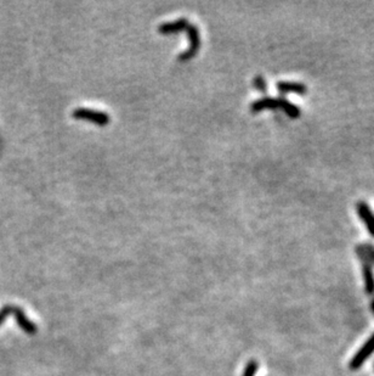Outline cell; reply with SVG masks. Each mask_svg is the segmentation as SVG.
Wrapping results in <instances>:
<instances>
[{
  "label": "cell",
  "mask_w": 374,
  "mask_h": 376,
  "mask_svg": "<svg viewBox=\"0 0 374 376\" xmlns=\"http://www.w3.org/2000/svg\"><path fill=\"white\" fill-rule=\"evenodd\" d=\"M73 117L76 119H82V120H88V122L95 123L97 126H107L111 122V118L107 113L102 112V111H96L91 110V108H84L80 107L73 111Z\"/></svg>",
  "instance_id": "1"
},
{
  "label": "cell",
  "mask_w": 374,
  "mask_h": 376,
  "mask_svg": "<svg viewBox=\"0 0 374 376\" xmlns=\"http://www.w3.org/2000/svg\"><path fill=\"white\" fill-rule=\"evenodd\" d=\"M185 32L187 33L190 39V48L187 49L183 54H181L179 60L180 61H189L190 59H192L196 54L198 53L201 47V38H200V32H198V28L195 25L189 24L187 25Z\"/></svg>",
  "instance_id": "2"
},
{
  "label": "cell",
  "mask_w": 374,
  "mask_h": 376,
  "mask_svg": "<svg viewBox=\"0 0 374 376\" xmlns=\"http://www.w3.org/2000/svg\"><path fill=\"white\" fill-rule=\"evenodd\" d=\"M374 353V334L366 341V343L356 352V354L351 358L349 368L351 370H357L364 364L368 358Z\"/></svg>",
  "instance_id": "3"
},
{
  "label": "cell",
  "mask_w": 374,
  "mask_h": 376,
  "mask_svg": "<svg viewBox=\"0 0 374 376\" xmlns=\"http://www.w3.org/2000/svg\"><path fill=\"white\" fill-rule=\"evenodd\" d=\"M356 212H357L358 218L364 223V226L370 234V236L374 237V212L366 201H358L356 205Z\"/></svg>",
  "instance_id": "4"
},
{
  "label": "cell",
  "mask_w": 374,
  "mask_h": 376,
  "mask_svg": "<svg viewBox=\"0 0 374 376\" xmlns=\"http://www.w3.org/2000/svg\"><path fill=\"white\" fill-rule=\"evenodd\" d=\"M11 314H14V317H15V319H16L17 325H19L20 328L24 330L26 334H27V335H36L37 334V330H38V329H37V325L33 323V321H31L27 317H26L24 309L19 308V307L13 306V311H11Z\"/></svg>",
  "instance_id": "5"
},
{
  "label": "cell",
  "mask_w": 374,
  "mask_h": 376,
  "mask_svg": "<svg viewBox=\"0 0 374 376\" xmlns=\"http://www.w3.org/2000/svg\"><path fill=\"white\" fill-rule=\"evenodd\" d=\"M265 110H272V111L278 110L277 97H271V96L261 97V99L255 100V101L252 102V105H250V111H252L253 113H258Z\"/></svg>",
  "instance_id": "6"
},
{
  "label": "cell",
  "mask_w": 374,
  "mask_h": 376,
  "mask_svg": "<svg viewBox=\"0 0 374 376\" xmlns=\"http://www.w3.org/2000/svg\"><path fill=\"white\" fill-rule=\"evenodd\" d=\"M277 90L280 91L281 94H288V93H294L298 94V95H305L307 93V87L303 83L299 82H282L277 83Z\"/></svg>",
  "instance_id": "7"
},
{
  "label": "cell",
  "mask_w": 374,
  "mask_h": 376,
  "mask_svg": "<svg viewBox=\"0 0 374 376\" xmlns=\"http://www.w3.org/2000/svg\"><path fill=\"white\" fill-rule=\"evenodd\" d=\"M189 24L190 22L187 19H179V20H176V21L166 22V24L160 25L159 30L158 31H159L160 34H164V36H166V34H172V33H180L186 30L187 25Z\"/></svg>",
  "instance_id": "8"
},
{
  "label": "cell",
  "mask_w": 374,
  "mask_h": 376,
  "mask_svg": "<svg viewBox=\"0 0 374 376\" xmlns=\"http://www.w3.org/2000/svg\"><path fill=\"white\" fill-rule=\"evenodd\" d=\"M277 99H278V108H281V110L283 111V112L286 113L289 118L296 119L301 116L300 108H299L295 104L288 101V100L283 96L277 97Z\"/></svg>",
  "instance_id": "9"
},
{
  "label": "cell",
  "mask_w": 374,
  "mask_h": 376,
  "mask_svg": "<svg viewBox=\"0 0 374 376\" xmlns=\"http://www.w3.org/2000/svg\"><path fill=\"white\" fill-rule=\"evenodd\" d=\"M362 274L364 280V290L368 295H374V273L373 266L369 263H362Z\"/></svg>",
  "instance_id": "10"
},
{
  "label": "cell",
  "mask_w": 374,
  "mask_h": 376,
  "mask_svg": "<svg viewBox=\"0 0 374 376\" xmlns=\"http://www.w3.org/2000/svg\"><path fill=\"white\" fill-rule=\"evenodd\" d=\"M356 254L362 263L366 262L374 266V246L370 243H361L356 247Z\"/></svg>",
  "instance_id": "11"
},
{
  "label": "cell",
  "mask_w": 374,
  "mask_h": 376,
  "mask_svg": "<svg viewBox=\"0 0 374 376\" xmlns=\"http://www.w3.org/2000/svg\"><path fill=\"white\" fill-rule=\"evenodd\" d=\"M253 85H254V88L257 89L258 91H260V93L265 94L267 91V83L263 76L255 77V78L253 79Z\"/></svg>",
  "instance_id": "12"
},
{
  "label": "cell",
  "mask_w": 374,
  "mask_h": 376,
  "mask_svg": "<svg viewBox=\"0 0 374 376\" xmlns=\"http://www.w3.org/2000/svg\"><path fill=\"white\" fill-rule=\"evenodd\" d=\"M259 369V363L257 360H250L248 364L246 365V368L243 370V374L242 376H255Z\"/></svg>",
  "instance_id": "13"
},
{
  "label": "cell",
  "mask_w": 374,
  "mask_h": 376,
  "mask_svg": "<svg viewBox=\"0 0 374 376\" xmlns=\"http://www.w3.org/2000/svg\"><path fill=\"white\" fill-rule=\"evenodd\" d=\"M11 311H13V306L8 304V306H4L2 309H0V325L4 324V321L9 315L11 314Z\"/></svg>",
  "instance_id": "14"
},
{
  "label": "cell",
  "mask_w": 374,
  "mask_h": 376,
  "mask_svg": "<svg viewBox=\"0 0 374 376\" xmlns=\"http://www.w3.org/2000/svg\"><path fill=\"white\" fill-rule=\"evenodd\" d=\"M370 309H372L373 314H374V298L372 300V302H370Z\"/></svg>",
  "instance_id": "15"
}]
</instances>
